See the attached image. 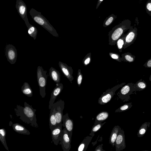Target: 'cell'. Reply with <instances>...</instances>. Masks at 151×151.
Segmentation results:
<instances>
[{
  "label": "cell",
  "instance_id": "1",
  "mask_svg": "<svg viewBox=\"0 0 151 151\" xmlns=\"http://www.w3.org/2000/svg\"><path fill=\"white\" fill-rule=\"evenodd\" d=\"M24 107L17 105L14 109L16 116H19V119L25 123L34 128H38L35 114L36 110L26 102H24Z\"/></svg>",
  "mask_w": 151,
  "mask_h": 151
},
{
  "label": "cell",
  "instance_id": "2",
  "mask_svg": "<svg viewBox=\"0 0 151 151\" xmlns=\"http://www.w3.org/2000/svg\"><path fill=\"white\" fill-rule=\"evenodd\" d=\"M131 25V21L126 19L113 27L108 33L109 44L112 46L116 44L117 40L129 29Z\"/></svg>",
  "mask_w": 151,
  "mask_h": 151
},
{
  "label": "cell",
  "instance_id": "3",
  "mask_svg": "<svg viewBox=\"0 0 151 151\" xmlns=\"http://www.w3.org/2000/svg\"><path fill=\"white\" fill-rule=\"evenodd\" d=\"M29 13L33 20L37 24L48 31L53 36L58 37L59 35L56 31L50 24L49 21L41 14L33 8H32Z\"/></svg>",
  "mask_w": 151,
  "mask_h": 151
},
{
  "label": "cell",
  "instance_id": "4",
  "mask_svg": "<svg viewBox=\"0 0 151 151\" xmlns=\"http://www.w3.org/2000/svg\"><path fill=\"white\" fill-rule=\"evenodd\" d=\"M47 71L44 70L42 67L38 66L37 71V79L40 88V94L42 98L46 95L45 87L47 84L48 75Z\"/></svg>",
  "mask_w": 151,
  "mask_h": 151
},
{
  "label": "cell",
  "instance_id": "5",
  "mask_svg": "<svg viewBox=\"0 0 151 151\" xmlns=\"http://www.w3.org/2000/svg\"><path fill=\"white\" fill-rule=\"evenodd\" d=\"M134 83H129L123 86L117 93L118 98L123 102L128 101L130 99V95L136 94V90L134 86Z\"/></svg>",
  "mask_w": 151,
  "mask_h": 151
},
{
  "label": "cell",
  "instance_id": "6",
  "mask_svg": "<svg viewBox=\"0 0 151 151\" xmlns=\"http://www.w3.org/2000/svg\"><path fill=\"white\" fill-rule=\"evenodd\" d=\"M126 84L125 82L118 84L103 92L98 100L99 104L103 105L109 102L115 94L116 91Z\"/></svg>",
  "mask_w": 151,
  "mask_h": 151
},
{
  "label": "cell",
  "instance_id": "7",
  "mask_svg": "<svg viewBox=\"0 0 151 151\" xmlns=\"http://www.w3.org/2000/svg\"><path fill=\"white\" fill-rule=\"evenodd\" d=\"M64 101L60 99L54 103L52 106L54 111L58 125L62 123L63 111L64 108Z\"/></svg>",
  "mask_w": 151,
  "mask_h": 151
},
{
  "label": "cell",
  "instance_id": "8",
  "mask_svg": "<svg viewBox=\"0 0 151 151\" xmlns=\"http://www.w3.org/2000/svg\"><path fill=\"white\" fill-rule=\"evenodd\" d=\"M137 29L136 27L131 26L128 32L126 34L124 45L123 48L125 49L133 44L136 39L137 35Z\"/></svg>",
  "mask_w": 151,
  "mask_h": 151
},
{
  "label": "cell",
  "instance_id": "9",
  "mask_svg": "<svg viewBox=\"0 0 151 151\" xmlns=\"http://www.w3.org/2000/svg\"><path fill=\"white\" fill-rule=\"evenodd\" d=\"M15 7L19 15L24 21L26 25L29 24L27 17V7L25 3L22 0H17Z\"/></svg>",
  "mask_w": 151,
  "mask_h": 151
},
{
  "label": "cell",
  "instance_id": "10",
  "mask_svg": "<svg viewBox=\"0 0 151 151\" xmlns=\"http://www.w3.org/2000/svg\"><path fill=\"white\" fill-rule=\"evenodd\" d=\"M71 138L65 128L62 130L59 144L61 145L63 151H69L71 147Z\"/></svg>",
  "mask_w": 151,
  "mask_h": 151
},
{
  "label": "cell",
  "instance_id": "11",
  "mask_svg": "<svg viewBox=\"0 0 151 151\" xmlns=\"http://www.w3.org/2000/svg\"><path fill=\"white\" fill-rule=\"evenodd\" d=\"M114 146L116 151H122L126 147L124 132L120 127L119 128L117 138L114 142Z\"/></svg>",
  "mask_w": 151,
  "mask_h": 151
},
{
  "label": "cell",
  "instance_id": "12",
  "mask_svg": "<svg viewBox=\"0 0 151 151\" xmlns=\"http://www.w3.org/2000/svg\"><path fill=\"white\" fill-rule=\"evenodd\" d=\"M5 55L7 60L11 64H14L17 58V50L15 47L11 44L6 45L5 50Z\"/></svg>",
  "mask_w": 151,
  "mask_h": 151
},
{
  "label": "cell",
  "instance_id": "13",
  "mask_svg": "<svg viewBox=\"0 0 151 151\" xmlns=\"http://www.w3.org/2000/svg\"><path fill=\"white\" fill-rule=\"evenodd\" d=\"M62 122L63 126L65 128L70 137L71 138L73 127V120L69 117L68 113H67L63 116Z\"/></svg>",
  "mask_w": 151,
  "mask_h": 151
},
{
  "label": "cell",
  "instance_id": "14",
  "mask_svg": "<svg viewBox=\"0 0 151 151\" xmlns=\"http://www.w3.org/2000/svg\"><path fill=\"white\" fill-rule=\"evenodd\" d=\"M59 65L65 76L72 83V81L74 79L73 76V70L72 68L60 61L59 62Z\"/></svg>",
  "mask_w": 151,
  "mask_h": 151
},
{
  "label": "cell",
  "instance_id": "15",
  "mask_svg": "<svg viewBox=\"0 0 151 151\" xmlns=\"http://www.w3.org/2000/svg\"><path fill=\"white\" fill-rule=\"evenodd\" d=\"M62 123L60 124L55 128L51 130L52 141L55 145H57L60 142L62 132Z\"/></svg>",
  "mask_w": 151,
  "mask_h": 151
},
{
  "label": "cell",
  "instance_id": "16",
  "mask_svg": "<svg viewBox=\"0 0 151 151\" xmlns=\"http://www.w3.org/2000/svg\"><path fill=\"white\" fill-rule=\"evenodd\" d=\"M63 85L62 83H56V86L53 89L51 95L49 106V109L50 110L51 109L57 97L63 90Z\"/></svg>",
  "mask_w": 151,
  "mask_h": 151
},
{
  "label": "cell",
  "instance_id": "17",
  "mask_svg": "<svg viewBox=\"0 0 151 151\" xmlns=\"http://www.w3.org/2000/svg\"><path fill=\"white\" fill-rule=\"evenodd\" d=\"M12 128L17 133L24 135H29L30 132L23 126L18 123L13 124L12 125Z\"/></svg>",
  "mask_w": 151,
  "mask_h": 151
},
{
  "label": "cell",
  "instance_id": "18",
  "mask_svg": "<svg viewBox=\"0 0 151 151\" xmlns=\"http://www.w3.org/2000/svg\"><path fill=\"white\" fill-rule=\"evenodd\" d=\"M49 75L51 78L56 83H60V75L59 72L52 67L49 70Z\"/></svg>",
  "mask_w": 151,
  "mask_h": 151
},
{
  "label": "cell",
  "instance_id": "19",
  "mask_svg": "<svg viewBox=\"0 0 151 151\" xmlns=\"http://www.w3.org/2000/svg\"><path fill=\"white\" fill-rule=\"evenodd\" d=\"M93 137L87 136L86 137L78 146V151H86L91 142Z\"/></svg>",
  "mask_w": 151,
  "mask_h": 151
},
{
  "label": "cell",
  "instance_id": "20",
  "mask_svg": "<svg viewBox=\"0 0 151 151\" xmlns=\"http://www.w3.org/2000/svg\"><path fill=\"white\" fill-rule=\"evenodd\" d=\"M50 110L49 122L50 129L51 130L56 127L58 125L55 115L54 111L52 107Z\"/></svg>",
  "mask_w": 151,
  "mask_h": 151
},
{
  "label": "cell",
  "instance_id": "21",
  "mask_svg": "<svg viewBox=\"0 0 151 151\" xmlns=\"http://www.w3.org/2000/svg\"><path fill=\"white\" fill-rule=\"evenodd\" d=\"M120 127L119 125H115L111 132L109 139V143L113 147L114 146V142L117 138Z\"/></svg>",
  "mask_w": 151,
  "mask_h": 151
},
{
  "label": "cell",
  "instance_id": "22",
  "mask_svg": "<svg viewBox=\"0 0 151 151\" xmlns=\"http://www.w3.org/2000/svg\"><path fill=\"white\" fill-rule=\"evenodd\" d=\"M109 115V113L107 111H103L101 112L96 116L94 124L102 123L108 119Z\"/></svg>",
  "mask_w": 151,
  "mask_h": 151
},
{
  "label": "cell",
  "instance_id": "23",
  "mask_svg": "<svg viewBox=\"0 0 151 151\" xmlns=\"http://www.w3.org/2000/svg\"><path fill=\"white\" fill-rule=\"evenodd\" d=\"M21 91L23 93L29 97L33 95V92L31 87L27 83L24 82L21 87Z\"/></svg>",
  "mask_w": 151,
  "mask_h": 151
},
{
  "label": "cell",
  "instance_id": "24",
  "mask_svg": "<svg viewBox=\"0 0 151 151\" xmlns=\"http://www.w3.org/2000/svg\"><path fill=\"white\" fill-rule=\"evenodd\" d=\"M150 123L149 122H146L141 125L137 134L138 137H140L144 135L147 128L150 127Z\"/></svg>",
  "mask_w": 151,
  "mask_h": 151
},
{
  "label": "cell",
  "instance_id": "25",
  "mask_svg": "<svg viewBox=\"0 0 151 151\" xmlns=\"http://www.w3.org/2000/svg\"><path fill=\"white\" fill-rule=\"evenodd\" d=\"M122 61H124L129 63L133 62L135 59V56L131 53L127 52L122 55Z\"/></svg>",
  "mask_w": 151,
  "mask_h": 151
},
{
  "label": "cell",
  "instance_id": "26",
  "mask_svg": "<svg viewBox=\"0 0 151 151\" xmlns=\"http://www.w3.org/2000/svg\"><path fill=\"white\" fill-rule=\"evenodd\" d=\"M26 26L27 27L28 34L33 38L34 40H35L36 38L38 32L37 28L30 23Z\"/></svg>",
  "mask_w": 151,
  "mask_h": 151
},
{
  "label": "cell",
  "instance_id": "27",
  "mask_svg": "<svg viewBox=\"0 0 151 151\" xmlns=\"http://www.w3.org/2000/svg\"><path fill=\"white\" fill-rule=\"evenodd\" d=\"M134 86L137 91H140L145 89L146 88L147 85L145 81L141 79L134 83Z\"/></svg>",
  "mask_w": 151,
  "mask_h": 151
},
{
  "label": "cell",
  "instance_id": "28",
  "mask_svg": "<svg viewBox=\"0 0 151 151\" xmlns=\"http://www.w3.org/2000/svg\"><path fill=\"white\" fill-rule=\"evenodd\" d=\"M6 131L4 128L0 129V140L5 148L7 150L9 151L6 140Z\"/></svg>",
  "mask_w": 151,
  "mask_h": 151
},
{
  "label": "cell",
  "instance_id": "29",
  "mask_svg": "<svg viewBox=\"0 0 151 151\" xmlns=\"http://www.w3.org/2000/svg\"><path fill=\"white\" fill-rule=\"evenodd\" d=\"M117 18V16L112 14L106 17L104 20L103 26L104 27H107L111 24Z\"/></svg>",
  "mask_w": 151,
  "mask_h": 151
},
{
  "label": "cell",
  "instance_id": "30",
  "mask_svg": "<svg viewBox=\"0 0 151 151\" xmlns=\"http://www.w3.org/2000/svg\"><path fill=\"white\" fill-rule=\"evenodd\" d=\"M126 34L123 35L117 41L116 44L118 49L120 52L122 51L123 46L124 45Z\"/></svg>",
  "mask_w": 151,
  "mask_h": 151
},
{
  "label": "cell",
  "instance_id": "31",
  "mask_svg": "<svg viewBox=\"0 0 151 151\" xmlns=\"http://www.w3.org/2000/svg\"><path fill=\"white\" fill-rule=\"evenodd\" d=\"M132 106V103H127L121 106L119 108L116 109L115 111V112H121L126 111L130 109Z\"/></svg>",
  "mask_w": 151,
  "mask_h": 151
},
{
  "label": "cell",
  "instance_id": "32",
  "mask_svg": "<svg viewBox=\"0 0 151 151\" xmlns=\"http://www.w3.org/2000/svg\"><path fill=\"white\" fill-rule=\"evenodd\" d=\"M106 123V122H105L103 123H101L97 124H94L92 126L89 135L93 137L94 136L95 133L100 129Z\"/></svg>",
  "mask_w": 151,
  "mask_h": 151
},
{
  "label": "cell",
  "instance_id": "33",
  "mask_svg": "<svg viewBox=\"0 0 151 151\" xmlns=\"http://www.w3.org/2000/svg\"><path fill=\"white\" fill-rule=\"evenodd\" d=\"M91 61V53H88L84 57L82 60V63L85 66H87Z\"/></svg>",
  "mask_w": 151,
  "mask_h": 151
},
{
  "label": "cell",
  "instance_id": "34",
  "mask_svg": "<svg viewBox=\"0 0 151 151\" xmlns=\"http://www.w3.org/2000/svg\"><path fill=\"white\" fill-rule=\"evenodd\" d=\"M109 54L110 56L112 58L119 62H121L122 60L119 54L113 52H110Z\"/></svg>",
  "mask_w": 151,
  "mask_h": 151
},
{
  "label": "cell",
  "instance_id": "35",
  "mask_svg": "<svg viewBox=\"0 0 151 151\" xmlns=\"http://www.w3.org/2000/svg\"><path fill=\"white\" fill-rule=\"evenodd\" d=\"M83 76L80 69H78L77 77V82L78 87H80L82 82Z\"/></svg>",
  "mask_w": 151,
  "mask_h": 151
},
{
  "label": "cell",
  "instance_id": "36",
  "mask_svg": "<svg viewBox=\"0 0 151 151\" xmlns=\"http://www.w3.org/2000/svg\"><path fill=\"white\" fill-rule=\"evenodd\" d=\"M146 12L151 16V0H148L146 4Z\"/></svg>",
  "mask_w": 151,
  "mask_h": 151
},
{
  "label": "cell",
  "instance_id": "37",
  "mask_svg": "<svg viewBox=\"0 0 151 151\" xmlns=\"http://www.w3.org/2000/svg\"><path fill=\"white\" fill-rule=\"evenodd\" d=\"M143 66L145 68H151V58L144 64Z\"/></svg>",
  "mask_w": 151,
  "mask_h": 151
},
{
  "label": "cell",
  "instance_id": "38",
  "mask_svg": "<svg viewBox=\"0 0 151 151\" xmlns=\"http://www.w3.org/2000/svg\"><path fill=\"white\" fill-rule=\"evenodd\" d=\"M103 144L99 145L98 146L95 150V151H105L103 149Z\"/></svg>",
  "mask_w": 151,
  "mask_h": 151
},
{
  "label": "cell",
  "instance_id": "39",
  "mask_svg": "<svg viewBox=\"0 0 151 151\" xmlns=\"http://www.w3.org/2000/svg\"><path fill=\"white\" fill-rule=\"evenodd\" d=\"M104 0H98L97 3L96 5V9H97L99 7L100 4Z\"/></svg>",
  "mask_w": 151,
  "mask_h": 151
},
{
  "label": "cell",
  "instance_id": "40",
  "mask_svg": "<svg viewBox=\"0 0 151 151\" xmlns=\"http://www.w3.org/2000/svg\"><path fill=\"white\" fill-rule=\"evenodd\" d=\"M149 81H151V74L150 75L149 78Z\"/></svg>",
  "mask_w": 151,
  "mask_h": 151
},
{
  "label": "cell",
  "instance_id": "41",
  "mask_svg": "<svg viewBox=\"0 0 151 151\" xmlns=\"http://www.w3.org/2000/svg\"><path fill=\"white\" fill-rule=\"evenodd\" d=\"M140 0L141 1V0Z\"/></svg>",
  "mask_w": 151,
  "mask_h": 151
}]
</instances>
